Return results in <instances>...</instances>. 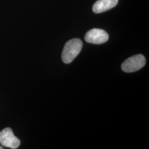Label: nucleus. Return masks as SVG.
Wrapping results in <instances>:
<instances>
[{
    "label": "nucleus",
    "instance_id": "f257e3e1",
    "mask_svg": "<svg viewBox=\"0 0 149 149\" xmlns=\"http://www.w3.org/2000/svg\"><path fill=\"white\" fill-rule=\"evenodd\" d=\"M82 46L83 43L78 38L71 39L66 43L61 55L62 60L64 63H71L79 54Z\"/></svg>",
    "mask_w": 149,
    "mask_h": 149
},
{
    "label": "nucleus",
    "instance_id": "f03ea898",
    "mask_svg": "<svg viewBox=\"0 0 149 149\" xmlns=\"http://www.w3.org/2000/svg\"><path fill=\"white\" fill-rule=\"evenodd\" d=\"M146 64L144 55L137 54L129 58L122 64V69L125 72H133L141 69Z\"/></svg>",
    "mask_w": 149,
    "mask_h": 149
},
{
    "label": "nucleus",
    "instance_id": "7ed1b4c3",
    "mask_svg": "<svg viewBox=\"0 0 149 149\" xmlns=\"http://www.w3.org/2000/svg\"><path fill=\"white\" fill-rule=\"evenodd\" d=\"M0 143L5 147L15 149L19 146L21 142L11 128H6L0 132Z\"/></svg>",
    "mask_w": 149,
    "mask_h": 149
},
{
    "label": "nucleus",
    "instance_id": "20e7f679",
    "mask_svg": "<svg viewBox=\"0 0 149 149\" xmlns=\"http://www.w3.org/2000/svg\"><path fill=\"white\" fill-rule=\"evenodd\" d=\"M109 39V36L105 31L98 29H92L86 34L85 39L87 43L94 44H101L106 43Z\"/></svg>",
    "mask_w": 149,
    "mask_h": 149
},
{
    "label": "nucleus",
    "instance_id": "39448f33",
    "mask_svg": "<svg viewBox=\"0 0 149 149\" xmlns=\"http://www.w3.org/2000/svg\"><path fill=\"white\" fill-rule=\"evenodd\" d=\"M118 3V0H98L93 6L92 10L95 13H100L112 9Z\"/></svg>",
    "mask_w": 149,
    "mask_h": 149
},
{
    "label": "nucleus",
    "instance_id": "423d86ee",
    "mask_svg": "<svg viewBox=\"0 0 149 149\" xmlns=\"http://www.w3.org/2000/svg\"><path fill=\"white\" fill-rule=\"evenodd\" d=\"M3 149V148H2V147H1V146H0V149Z\"/></svg>",
    "mask_w": 149,
    "mask_h": 149
}]
</instances>
